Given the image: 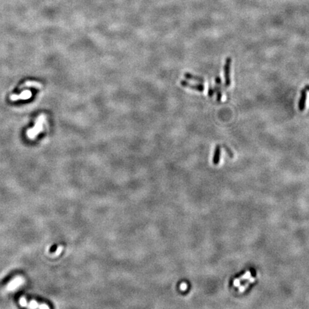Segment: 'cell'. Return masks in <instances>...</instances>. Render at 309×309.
Wrapping results in <instances>:
<instances>
[{
  "label": "cell",
  "mask_w": 309,
  "mask_h": 309,
  "mask_svg": "<svg viewBox=\"0 0 309 309\" xmlns=\"http://www.w3.org/2000/svg\"><path fill=\"white\" fill-rule=\"evenodd\" d=\"M223 148H225V151H226V152L228 153V154L229 156L231 157H233V153L231 150V149H230L227 145H223Z\"/></svg>",
  "instance_id": "11"
},
{
  "label": "cell",
  "mask_w": 309,
  "mask_h": 309,
  "mask_svg": "<svg viewBox=\"0 0 309 309\" xmlns=\"http://www.w3.org/2000/svg\"><path fill=\"white\" fill-rule=\"evenodd\" d=\"M61 251H62V247H60L58 248V251H57V254H60Z\"/></svg>",
  "instance_id": "16"
},
{
  "label": "cell",
  "mask_w": 309,
  "mask_h": 309,
  "mask_svg": "<svg viewBox=\"0 0 309 309\" xmlns=\"http://www.w3.org/2000/svg\"><path fill=\"white\" fill-rule=\"evenodd\" d=\"M39 308H49V306H46V305H42L39 306Z\"/></svg>",
  "instance_id": "15"
},
{
  "label": "cell",
  "mask_w": 309,
  "mask_h": 309,
  "mask_svg": "<svg viewBox=\"0 0 309 309\" xmlns=\"http://www.w3.org/2000/svg\"><path fill=\"white\" fill-rule=\"evenodd\" d=\"M305 89L307 91H309V85H306V86H305Z\"/></svg>",
  "instance_id": "17"
},
{
  "label": "cell",
  "mask_w": 309,
  "mask_h": 309,
  "mask_svg": "<svg viewBox=\"0 0 309 309\" xmlns=\"http://www.w3.org/2000/svg\"><path fill=\"white\" fill-rule=\"evenodd\" d=\"M184 77H185V79L192 81H197V82H199L200 83L205 82V79L202 77L198 76V75H195V74H192L190 72H185L184 74Z\"/></svg>",
  "instance_id": "8"
},
{
  "label": "cell",
  "mask_w": 309,
  "mask_h": 309,
  "mask_svg": "<svg viewBox=\"0 0 309 309\" xmlns=\"http://www.w3.org/2000/svg\"><path fill=\"white\" fill-rule=\"evenodd\" d=\"M45 120V116L42 115L37 118L36 123L34 125V128H32L30 130H28L27 132V137L30 139H34L42 130H43V123Z\"/></svg>",
  "instance_id": "1"
},
{
  "label": "cell",
  "mask_w": 309,
  "mask_h": 309,
  "mask_svg": "<svg viewBox=\"0 0 309 309\" xmlns=\"http://www.w3.org/2000/svg\"><path fill=\"white\" fill-rule=\"evenodd\" d=\"M23 279L21 277L16 278L11 281L7 286V291H14L23 283Z\"/></svg>",
  "instance_id": "7"
},
{
  "label": "cell",
  "mask_w": 309,
  "mask_h": 309,
  "mask_svg": "<svg viewBox=\"0 0 309 309\" xmlns=\"http://www.w3.org/2000/svg\"><path fill=\"white\" fill-rule=\"evenodd\" d=\"M214 93H215V89L212 88L211 85H210L209 89H208V96H209L210 97H212V96L214 95Z\"/></svg>",
  "instance_id": "12"
},
{
  "label": "cell",
  "mask_w": 309,
  "mask_h": 309,
  "mask_svg": "<svg viewBox=\"0 0 309 309\" xmlns=\"http://www.w3.org/2000/svg\"><path fill=\"white\" fill-rule=\"evenodd\" d=\"M23 87H34V88L37 89H41L42 87V85L40 83L38 82H34V81H28V82H26L24 85Z\"/></svg>",
  "instance_id": "10"
},
{
  "label": "cell",
  "mask_w": 309,
  "mask_h": 309,
  "mask_svg": "<svg viewBox=\"0 0 309 309\" xmlns=\"http://www.w3.org/2000/svg\"><path fill=\"white\" fill-rule=\"evenodd\" d=\"M220 157V145H216V150H215V153L213 156V163L215 165L219 163Z\"/></svg>",
  "instance_id": "9"
},
{
  "label": "cell",
  "mask_w": 309,
  "mask_h": 309,
  "mask_svg": "<svg viewBox=\"0 0 309 309\" xmlns=\"http://www.w3.org/2000/svg\"><path fill=\"white\" fill-rule=\"evenodd\" d=\"M180 84L183 87H188V88H190L192 89H194V90L198 91L200 93H202V92L204 90L205 87L204 85L201 83H198V84H192L189 82H188L187 80H181L180 81Z\"/></svg>",
  "instance_id": "3"
},
{
  "label": "cell",
  "mask_w": 309,
  "mask_h": 309,
  "mask_svg": "<svg viewBox=\"0 0 309 309\" xmlns=\"http://www.w3.org/2000/svg\"><path fill=\"white\" fill-rule=\"evenodd\" d=\"M20 304H21V306H27V301H26V299L24 297H22L20 299Z\"/></svg>",
  "instance_id": "14"
},
{
  "label": "cell",
  "mask_w": 309,
  "mask_h": 309,
  "mask_svg": "<svg viewBox=\"0 0 309 309\" xmlns=\"http://www.w3.org/2000/svg\"><path fill=\"white\" fill-rule=\"evenodd\" d=\"M306 97H307V90L303 88L301 92V97L299 101V109L301 112H303L305 109Z\"/></svg>",
  "instance_id": "6"
},
{
  "label": "cell",
  "mask_w": 309,
  "mask_h": 309,
  "mask_svg": "<svg viewBox=\"0 0 309 309\" xmlns=\"http://www.w3.org/2000/svg\"><path fill=\"white\" fill-rule=\"evenodd\" d=\"M32 97V93L30 90H25L20 95H12L10 96V100L12 101H17L19 100H28Z\"/></svg>",
  "instance_id": "4"
},
{
  "label": "cell",
  "mask_w": 309,
  "mask_h": 309,
  "mask_svg": "<svg viewBox=\"0 0 309 309\" xmlns=\"http://www.w3.org/2000/svg\"><path fill=\"white\" fill-rule=\"evenodd\" d=\"M232 59L230 57H228L225 60V63L223 67L224 70V77H225V85L226 87H229L231 85V67Z\"/></svg>",
  "instance_id": "2"
},
{
  "label": "cell",
  "mask_w": 309,
  "mask_h": 309,
  "mask_svg": "<svg viewBox=\"0 0 309 309\" xmlns=\"http://www.w3.org/2000/svg\"><path fill=\"white\" fill-rule=\"evenodd\" d=\"M29 307L31 308H39V306H38V303H37L36 301H32L31 302H30Z\"/></svg>",
  "instance_id": "13"
},
{
  "label": "cell",
  "mask_w": 309,
  "mask_h": 309,
  "mask_svg": "<svg viewBox=\"0 0 309 309\" xmlns=\"http://www.w3.org/2000/svg\"><path fill=\"white\" fill-rule=\"evenodd\" d=\"M216 86H215V93H216L217 101H220L222 98V92H221V79L219 76H217L215 79Z\"/></svg>",
  "instance_id": "5"
}]
</instances>
